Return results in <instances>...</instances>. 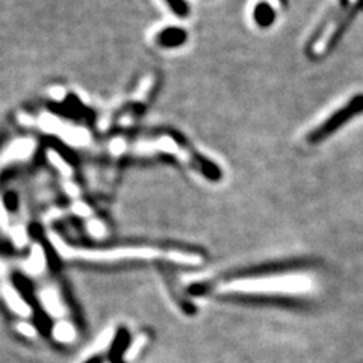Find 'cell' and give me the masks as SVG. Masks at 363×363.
I'll use <instances>...</instances> for the list:
<instances>
[{"label":"cell","mask_w":363,"mask_h":363,"mask_svg":"<svg viewBox=\"0 0 363 363\" xmlns=\"http://www.w3.org/2000/svg\"><path fill=\"white\" fill-rule=\"evenodd\" d=\"M162 44L165 45H177L184 41V32H180L177 29H168L165 32V35H162Z\"/></svg>","instance_id":"obj_5"},{"label":"cell","mask_w":363,"mask_h":363,"mask_svg":"<svg viewBox=\"0 0 363 363\" xmlns=\"http://www.w3.org/2000/svg\"><path fill=\"white\" fill-rule=\"evenodd\" d=\"M55 335L60 340H70L73 337V328L67 324L58 325L55 330Z\"/></svg>","instance_id":"obj_7"},{"label":"cell","mask_w":363,"mask_h":363,"mask_svg":"<svg viewBox=\"0 0 363 363\" xmlns=\"http://www.w3.org/2000/svg\"><path fill=\"white\" fill-rule=\"evenodd\" d=\"M360 113H363V94H356L353 99H350L347 104H344L340 108H337L335 112H332L321 124H318L316 128H313L308 138L309 144H318L324 140H327L328 136H332L336 130L342 129L347 123H350L353 118L359 117Z\"/></svg>","instance_id":"obj_2"},{"label":"cell","mask_w":363,"mask_h":363,"mask_svg":"<svg viewBox=\"0 0 363 363\" xmlns=\"http://www.w3.org/2000/svg\"><path fill=\"white\" fill-rule=\"evenodd\" d=\"M164 2L177 17H186L189 14V6L185 0H164Z\"/></svg>","instance_id":"obj_4"},{"label":"cell","mask_w":363,"mask_h":363,"mask_svg":"<svg viewBox=\"0 0 363 363\" xmlns=\"http://www.w3.org/2000/svg\"><path fill=\"white\" fill-rule=\"evenodd\" d=\"M255 20L259 23V26H269L274 20V11L268 4L260 2L255 9Z\"/></svg>","instance_id":"obj_3"},{"label":"cell","mask_w":363,"mask_h":363,"mask_svg":"<svg viewBox=\"0 0 363 363\" xmlns=\"http://www.w3.org/2000/svg\"><path fill=\"white\" fill-rule=\"evenodd\" d=\"M8 301H9L11 308H13V311H16L17 313H20V315H28L29 313V309L26 308V304L23 303L14 292L8 294Z\"/></svg>","instance_id":"obj_6"},{"label":"cell","mask_w":363,"mask_h":363,"mask_svg":"<svg viewBox=\"0 0 363 363\" xmlns=\"http://www.w3.org/2000/svg\"><path fill=\"white\" fill-rule=\"evenodd\" d=\"M62 253L67 257L88 260V262H109V260L121 259H167L179 264L196 265L200 257L191 253L172 252V250H161L153 247H128V248H112V250H88V248H72L62 245Z\"/></svg>","instance_id":"obj_1"},{"label":"cell","mask_w":363,"mask_h":363,"mask_svg":"<svg viewBox=\"0 0 363 363\" xmlns=\"http://www.w3.org/2000/svg\"><path fill=\"white\" fill-rule=\"evenodd\" d=\"M100 362H101L100 357H94V359H91V360L86 362V363H100Z\"/></svg>","instance_id":"obj_8"}]
</instances>
